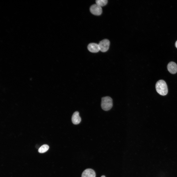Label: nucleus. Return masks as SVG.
I'll return each instance as SVG.
<instances>
[{"mask_svg": "<svg viewBox=\"0 0 177 177\" xmlns=\"http://www.w3.org/2000/svg\"><path fill=\"white\" fill-rule=\"evenodd\" d=\"M155 88L157 92L161 95L165 96L168 93V89L166 83L163 80L158 81L156 83Z\"/></svg>", "mask_w": 177, "mask_h": 177, "instance_id": "f257e3e1", "label": "nucleus"}, {"mask_svg": "<svg viewBox=\"0 0 177 177\" xmlns=\"http://www.w3.org/2000/svg\"><path fill=\"white\" fill-rule=\"evenodd\" d=\"M113 106L112 100L108 96L102 97L101 99V107L103 110L107 111L110 110Z\"/></svg>", "mask_w": 177, "mask_h": 177, "instance_id": "f03ea898", "label": "nucleus"}, {"mask_svg": "<svg viewBox=\"0 0 177 177\" xmlns=\"http://www.w3.org/2000/svg\"><path fill=\"white\" fill-rule=\"evenodd\" d=\"M110 44V42L107 39L101 41L98 44L100 51L103 52L107 51L109 48Z\"/></svg>", "mask_w": 177, "mask_h": 177, "instance_id": "7ed1b4c3", "label": "nucleus"}, {"mask_svg": "<svg viewBox=\"0 0 177 177\" xmlns=\"http://www.w3.org/2000/svg\"><path fill=\"white\" fill-rule=\"evenodd\" d=\"M90 10L92 14L96 15H101L102 12V7L97 4L92 5L90 7Z\"/></svg>", "mask_w": 177, "mask_h": 177, "instance_id": "20e7f679", "label": "nucleus"}, {"mask_svg": "<svg viewBox=\"0 0 177 177\" xmlns=\"http://www.w3.org/2000/svg\"><path fill=\"white\" fill-rule=\"evenodd\" d=\"M167 69L169 72L173 74H176L177 72V65L175 62L171 61L167 65Z\"/></svg>", "mask_w": 177, "mask_h": 177, "instance_id": "39448f33", "label": "nucleus"}, {"mask_svg": "<svg viewBox=\"0 0 177 177\" xmlns=\"http://www.w3.org/2000/svg\"><path fill=\"white\" fill-rule=\"evenodd\" d=\"M87 48L90 52L93 53H97L100 51L98 44L95 43L89 44Z\"/></svg>", "mask_w": 177, "mask_h": 177, "instance_id": "423d86ee", "label": "nucleus"}, {"mask_svg": "<svg viewBox=\"0 0 177 177\" xmlns=\"http://www.w3.org/2000/svg\"><path fill=\"white\" fill-rule=\"evenodd\" d=\"M96 174L94 171L91 169H87L83 172L81 177H95Z\"/></svg>", "mask_w": 177, "mask_h": 177, "instance_id": "0eeeda50", "label": "nucleus"}, {"mask_svg": "<svg viewBox=\"0 0 177 177\" xmlns=\"http://www.w3.org/2000/svg\"><path fill=\"white\" fill-rule=\"evenodd\" d=\"M81 120V118L79 116V112L78 111L75 112L73 113L72 118V123L74 124H77L80 123Z\"/></svg>", "mask_w": 177, "mask_h": 177, "instance_id": "6e6552de", "label": "nucleus"}, {"mask_svg": "<svg viewBox=\"0 0 177 177\" xmlns=\"http://www.w3.org/2000/svg\"><path fill=\"white\" fill-rule=\"evenodd\" d=\"M49 146L47 145L44 144L39 149L38 151L40 153H44L49 149Z\"/></svg>", "mask_w": 177, "mask_h": 177, "instance_id": "1a4fd4ad", "label": "nucleus"}, {"mask_svg": "<svg viewBox=\"0 0 177 177\" xmlns=\"http://www.w3.org/2000/svg\"><path fill=\"white\" fill-rule=\"evenodd\" d=\"M107 2V0H97L96 1V4L101 7L106 5Z\"/></svg>", "mask_w": 177, "mask_h": 177, "instance_id": "9d476101", "label": "nucleus"}, {"mask_svg": "<svg viewBox=\"0 0 177 177\" xmlns=\"http://www.w3.org/2000/svg\"><path fill=\"white\" fill-rule=\"evenodd\" d=\"M175 45L176 47L177 48V41L176 42Z\"/></svg>", "mask_w": 177, "mask_h": 177, "instance_id": "9b49d317", "label": "nucleus"}, {"mask_svg": "<svg viewBox=\"0 0 177 177\" xmlns=\"http://www.w3.org/2000/svg\"><path fill=\"white\" fill-rule=\"evenodd\" d=\"M101 177H105V176H104L103 175Z\"/></svg>", "mask_w": 177, "mask_h": 177, "instance_id": "f8f14e48", "label": "nucleus"}]
</instances>
